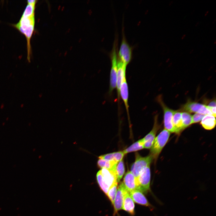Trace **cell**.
<instances>
[{
    "instance_id": "obj_16",
    "label": "cell",
    "mask_w": 216,
    "mask_h": 216,
    "mask_svg": "<svg viewBox=\"0 0 216 216\" xmlns=\"http://www.w3.org/2000/svg\"><path fill=\"white\" fill-rule=\"evenodd\" d=\"M120 94L124 102L128 115L129 116V105L128 104V88L126 78L121 84L120 90Z\"/></svg>"
},
{
    "instance_id": "obj_12",
    "label": "cell",
    "mask_w": 216,
    "mask_h": 216,
    "mask_svg": "<svg viewBox=\"0 0 216 216\" xmlns=\"http://www.w3.org/2000/svg\"><path fill=\"white\" fill-rule=\"evenodd\" d=\"M124 188L122 182L120 184L118 188L113 204L115 213L122 209L124 201Z\"/></svg>"
},
{
    "instance_id": "obj_7",
    "label": "cell",
    "mask_w": 216,
    "mask_h": 216,
    "mask_svg": "<svg viewBox=\"0 0 216 216\" xmlns=\"http://www.w3.org/2000/svg\"><path fill=\"white\" fill-rule=\"evenodd\" d=\"M182 109L187 112L198 113L204 115H211L213 116L206 105L195 102L188 101L183 106Z\"/></svg>"
},
{
    "instance_id": "obj_2",
    "label": "cell",
    "mask_w": 216,
    "mask_h": 216,
    "mask_svg": "<svg viewBox=\"0 0 216 216\" xmlns=\"http://www.w3.org/2000/svg\"><path fill=\"white\" fill-rule=\"evenodd\" d=\"M170 133L164 129L155 137L151 148L150 154L153 159L158 158L162 149L165 146L170 135Z\"/></svg>"
},
{
    "instance_id": "obj_13",
    "label": "cell",
    "mask_w": 216,
    "mask_h": 216,
    "mask_svg": "<svg viewBox=\"0 0 216 216\" xmlns=\"http://www.w3.org/2000/svg\"><path fill=\"white\" fill-rule=\"evenodd\" d=\"M122 182L126 189L129 193L137 189L135 177L130 171H128L126 172Z\"/></svg>"
},
{
    "instance_id": "obj_3",
    "label": "cell",
    "mask_w": 216,
    "mask_h": 216,
    "mask_svg": "<svg viewBox=\"0 0 216 216\" xmlns=\"http://www.w3.org/2000/svg\"><path fill=\"white\" fill-rule=\"evenodd\" d=\"M117 42L115 39L112 48L110 53V58L111 62V67L110 76V84L109 89V94H111L116 87V82L117 71L118 54L117 52Z\"/></svg>"
},
{
    "instance_id": "obj_32",
    "label": "cell",
    "mask_w": 216,
    "mask_h": 216,
    "mask_svg": "<svg viewBox=\"0 0 216 216\" xmlns=\"http://www.w3.org/2000/svg\"><path fill=\"white\" fill-rule=\"evenodd\" d=\"M208 12H209V11H207L206 12V13L205 14V15H204V16H206L207 15V14L208 13Z\"/></svg>"
},
{
    "instance_id": "obj_24",
    "label": "cell",
    "mask_w": 216,
    "mask_h": 216,
    "mask_svg": "<svg viewBox=\"0 0 216 216\" xmlns=\"http://www.w3.org/2000/svg\"><path fill=\"white\" fill-rule=\"evenodd\" d=\"M181 114L184 129L192 124V116L188 112H181Z\"/></svg>"
},
{
    "instance_id": "obj_5",
    "label": "cell",
    "mask_w": 216,
    "mask_h": 216,
    "mask_svg": "<svg viewBox=\"0 0 216 216\" xmlns=\"http://www.w3.org/2000/svg\"><path fill=\"white\" fill-rule=\"evenodd\" d=\"M151 178L150 165H148L135 179L137 189L146 193L150 190Z\"/></svg>"
},
{
    "instance_id": "obj_11",
    "label": "cell",
    "mask_w": 216,
    "mask_h": 216,
    "mask_svg": "<svg viewBox=\"0 0 216 216\" xmlns=\"http://www.w3.org/2000/svg\"><path fill=\"white\" fill-rule=\"evenodd\" d=\"M122 209L127 211L132 215L134 214V204L129 193L125 188L124 191V201Z\"/></svg>"
},
{
    "instance_id": "obj_18",
    "label": "cell",
    "mask_w": 216,
    "mask_h": 216,
    "mask_svg": "<svg viewBox=\"0 0 216 216\" xmlns=\"http://www.w3.org/2000/svg\"><path fill=\"white\" fill-rule=\"evenodd\" d=\"M201 121V124L206 130H211L215 127V117L212 115H205Z\"/></svg>"
},
{
    "instance_id": "obj_27",
    "label": "cell",
    "mask_w": 216,
    "mask_h": 216,
    "mask_svg": "<svg viewBox=\"0 0 216 216\" xmlns=\"http://www.w3.org/2000/svg\"><path fill=\"white\" fill-rule=\"evenodd\" d=\"M207 108L209 109L213 114V116L216 117V107H212L208 106L207 105Z\"/></svg>"
},
{
    "instance_id": "obj_25",
    "label": "cell",
    "mask_w": 216,
    "mask_h": 216,
    "mask_svg": "<svg viewBox=\"0 0 216 216\" xmlns=\"http://www.w3.org/2000/svg\"><path fill=\"white\" fill-rule=\"evenodd\" d=\"M117 184L118 182L113 184L110 187L107 194V196L113 205L117 192Z\"/></svg>"
},
{
    "instance_id": "obj_15",
    "label": "cell",
    "mask_w": 216,
    "mask_h": 216,
    "mask_svg": "<svg viewBox=\"0 0 216 216\" xmlns=\"http://www.w3.org/2000/svg\"><path fill=\"white\" fill-rule=\"evenodd\" d=\"M130 196L135 202L146 206L151 207L145 196L141 191L136 189L129 193Z\"/></svg>"
},
{
    "instance_id": "obj_22",
    "label": "cell",
    "mask_w": 216,
    "mask_h": 216,
    "mask_svg": "<svg viewBox=\"0 0 216 216\" xmlns=\"http://www.w3.org/2000/svg\"><path fill=\"white\" fill-rule=\"evenodd\" d=\"M124 163L123 160H122L118 163L116 168V174L118 182L120 181L124 175Z\"/></svg>"
},
{
    "instance_id": "obj_4",
    "label": "cell",
    "mask_w": 216,
    "mask_h": 216,
    "mask_svg": "<svg viewBox=\"0 0 216 216\" xmlns=\"http://www.w3.org/2000/svg\"><path fill=\"white\" fill-rule=\"evenodd\" d=\"M152 159V157L150 155L142 157L138 153H136L135 161L131 166L130 171L135 179L148 165H150Z\"/></svg>"
},
{
    "instance_id": "obj_6",
    "label": "cell",
    "mask_w": 216,
    "mask_h": 216,
    "mask_svg": "<svg viewBox=\"0 0 216 216\" xmlns=\"http://www.w3.org/2000/svg\"><path fill=\"white\" fill-rule=\"evenodd\" d=\"M132 57V48L127 42L124 34L118 52V58L126 65L130 62Z\"/></svg>"
},
{
    "instance_id": "obj_29",
    "label": "cell",
    "mask_w": 216,
    "mask_h": 216,
    "mask_svg": "<svg viewBox=\"0 0 216 216\" xmlns=\"http://www.w3.org/2000/svg\"><path fill=\"white\" fill-rule=\"evenodd\" d=\"M186 36V35L185 34H184V35H183L181 38V39L182 40L183 39L185 38Z\"/></svg>"
},
{
    "instance_id": "obj_14",
    "label": "cell",
    "mask_w": 216,
    "mask_h": 216,
    "mask_svg": "<svg viewBox=\"0 0 216 216\" xmlns=\"http://www.w3.org/2000/svg\"><path fill=\"white\" fill-rule=\"evenodd\" d=\"M104 183L109 187L114 183L118 182L116 172L105 169L100 170Z\"/></svg>"
},
{
    "instance_id": "obj_35",
    "label": "cell",
    "mask_w": 216,
    "mask_h": 216,
    "mask_svg": "<svg viewBox=\"0 0 216 216\" xmlns=\"http://www.w3.org/2000/svg\"><path fill=\"white\" fill-rule=\"evenodd\" d=\"M215 21H216V19H215L214 20V21H213V23H214V22H215Z\"/></svg>"
},
{
    "instance_id": "obj_21",
    "label": "cell",
    "mask_w": 216,
    "mask_h": 216,
    "mask_svg": "<svg viewBox=\"0 0 216 216\" xmlns=\"http://www.w3.org/2000/svg\"><path fill=\"white\" fill-rule=\"evenodd\" d=\"M144 148V141L142 138L134 143L123 151L125 154L128 153L137 151Z\"/></svg>"
},
{
    "instance_id": "obj_26",
    "label": "cell",
    "mask_w": 216,
    "mask_h": 216,
    "mask_svg": "<svg viewBox=\"0 0 216 216\" xmlns=\"http://www.w3.org/2000/svg\"><path fill=\"white\" fill-rule=\"evenodd\" d=\"M205 115L196 113L192 116V123H197L201 121Z\"/></svg>"
},
{
    "instance_id": "obj_20",
    "label": "cell",
    "mask_w": 216,
    "mask_h": 216,
    "mask_svg": "<svg viewBox=\"0 0 216 216\" xmlns=\"http://www.w3.org/2000/svg\"><path fill=\"white\" fill-rule=\"evenodd\" d=\"M123 151L105 154L99 157V159L108 160H114L118 162L122 160L124 155Z\"/></svg>"
},
{
    "instance_id": "obj_23",
    "label": "cell",
    "mask_w": 216,
    "mask_h": 216,
    "mask_svg": "<svg viewBox=\"0 0 216 216\" xmlns=\"http://www.w3.org/2000/svg\"><path fill=\"white\" fill-rule=\"evenodd\" d=\"M96 178L97 182L101 190L107 195L110 187L104 182L100 170L98 171L97 174Z\"/></svg>"
},
{
    "instance_id": "obj_30",
    "label": "cell",
    "mask_w": 216,
    "mask_h": 216,
    "mask_svg": "<svg viewBox=\"0 0 216 216\" xmlns=\"http://www.w3.org/2000/svg\"><path fill=\"white\" fill-rule=\"evenodd\" d=\"M173 1H172L171 2H170L169 4V6H170L173 3Z\"/></svg>"
},
{
    "instance_id": "obj_33",
    "label": "cell",
    "mask_w": 216,
    "mask_h": 216,
    "mask_svg": "<svg viewBox=\"0 0 216 216\" xmlns=\"http://www.w3.org/2000/svg\"><path fill=\"white\" fill-rule=\"evenodd\" d=\"M193 51H194V50H191V51H190V54H191V53L193 52Z\"/></svg>"
},
{
    "instance_id": "obj_1",
    "label": "cell",
    "mask_w": 216,
    "mask_h": 216,
    "mask_svg": "<svg viewBox=\"0 0 216 216\" xmlns=\"http://www.w3.org/2000/svg\"><path fill=\"white\" fill-rule=\"evenodd\" d=\"M34 15L28 16L22 15L19 22L14 25V26L26 38L28 58L30 57L31 54L30 40L34 30Z\"/></svg>"
},
{
    "instance_id": "obj_28",
    "label": "cell",
    "mask_w": 216,
    "mask_h": 216,
    "mask_svg": "<svg viewBox=\"0 0 216 216\" xmlns=\"http://www.w3.org/2000/svg\"><path fill=\"white\" fill-rule=\"evenodd\" d=\"M208 106L212 107H216V101L215 100H213L211 101L207 106Z\"/></svg>"
},
{
    "instance_id": "obj_34",
    "label": "cell",
    "mask_w": 216,
    "mask_h": 216,
    "mask_svg": "<svg viewBox=\"0 0 216 216\" xmlns=\"http://www.w3.org/2000/svg\"><path fill=\"white\" fill-rule=\"evenodd\" d=\"M214 44H216V40H215L214 41Z\"/></svg>"
},
{
    "instance_id": "obj_31",
    "label": "cell",
    "mask_w": 216,
    "mask_h": 216,
    "mask_svg": "<svg viewBox=\"0 0 216 216\" xmlns=\"http://www.w3.org/2000/svg\"><path fill=\"white\" fill-rule=\"evenodd\" d=\"M199 23H200L199 22H197L195 24V27L199 25Z\"/></svg>"
},
{
    "instance_id": "obj_8",
    "label": "cell",
    "mask_w": 216,
    "mask_h": 216,
    "mask_svg": "<svg viewBox=\"0 0 216 216\" xmlns=\"http://www.w3.org/2000/svg\"><path fill=\"white\" fill-rule=\"evenodd\" d=\"M164 110V124L165 129L170 133H175L172 123V117L174 111L166 106L160 99L159 100Z\"/></svg>"
},
{
    "instance_id": "obj_10",
    "label": "cell",
    "mask_w": 216,
    "mask_h": 216,
    "mask_svg": "<svg viewBox=\"0 0 216 216\" xmlns=\"http://www.w3.org/2000/svg\"><path fill=\"white\" fill-rule=\"evenodd\" d=\"M157 116L154 117V121L153 128L144 138V147L145 148L150 149L152 147L155 138V136L159 128L157 122Z\"/></svg>"
},
{
    "instance_id": "obj_19",
    "label": "cell",
    "mask_w": 216,
    "mask_h": 216,
    "mask_svg": "<svg viewBox=\"0 0 216 216\" xmlns=\"http://www.w3.org/2000/svg\"><path fill=\"white\" fill-rule=\"evenodd\" d=\"M118 162L114 160H108L102 159L98 160V167L101 169H105L116 172V168Z\"/></svg>"
},
{
    "instance_id": "obj_9",
    "label": "cell",
    "mask_w": 216,
    "mask_h": 216,
    "mask_svg": "<svg viewBox=\"0 0 216 216\" xmlns=\"http://www.w3.org/2000/svg\"><path fill=\"white\" fill-rule=\"evenodd\" d=\"M117 71L116 82L118 99L120 98V90L121 84L126 78V70L127 65L118 58Z\"/></svg>"
},
{
    "instance_id": "obj_17",
    "label": "cell",
    "mask_w": 216,
    "mask_h": 216,
    "mask_svg": "<svg viewBox=\"0 0 216 216\" xmlns=\"http://www.w3.org/2000/svg\"><path fill=\"white\" fill-rule=\"evenodd\" d=\"M172 123L175 133L178 134L184 130L181 112L174 111L172 117Z\"/></svg>"
}]
</instances>
